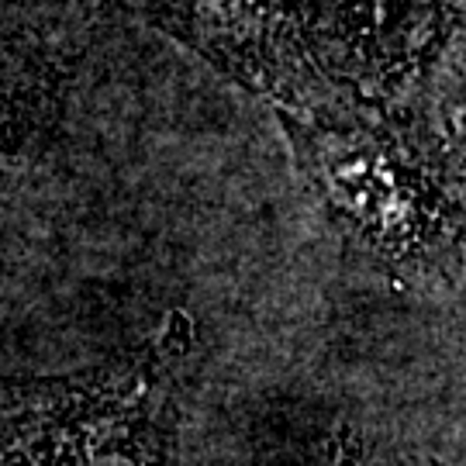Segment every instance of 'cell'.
I'll return each instance as SVG.
<instances>
[{
	"mask_svg": "<svg viewBox=\"0 0 466 466\" xmlns=\"http://www.w3.org/2000/svg\"><path fill=\"white\" fill-rule=\"evenodd\" d=\"M86 380L0 387V466H156L187 332Z\"/></svg>",
	"mask_w": 466,
	"mask_h": 466,
	"instance_id": "obj_1",
	"label": "cell"
},
{
	"mask_svg": "<svg viewBox=\"0 0 466 466\" xmlns=\"http://www.w3.org/2000/svg\"><path fill=\"white\" fill-rule=\"evenodd\" d=\"M35 97V80H17L7 52L0 49V156L15 146L17 121Z\"/></svg>",
	"mask_w": 466,
	"mask_h": 466,
	"instance_id": "obj_2",
	"label": "cell"
}]
</instances>
